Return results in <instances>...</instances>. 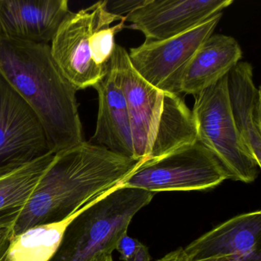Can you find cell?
<instances>
[{"label": "cell", "instance_id": "ba28073f", "mask_svg": "<svg viewBox=\"0 0 261 261\" xmlns=\"http://www.w3.org/2000/svg\"><path fill=\"white\" fill-rule=\"evenodd\" d=\"M50 153L39 117L0 74V174Z\"/></svg>", "mask_w": 261, "mask_h": 261}, {"label": "cell", "instance_id": "7a4b0ae2", "mask_svg": "<svg viewBox=\"0 0 261 261\" xmlns=\"http://www.w3.org/2000/svg\"><path fill=\"white\" fill-rule=\"evenodd\" d=\"M0 74L36 113L54 153L85 141L77 91L53 59L49 44L0 37Z\"/></svg>", "mask_w": 261, "mask_h": 261}, {"label": "cell", "instance_id": "9c48e42d", "mask_svg": "<svg viewBox=\"0 0 261 261\" xmlns=\"http://www.w3.org/2000/svg\"><path fill=\"white\" fill-rule=\"evenodd\" d=\"M110 67L126 100L134 158L146 160L150 153L161 121L165 92L139 74L129 61L127 51L120 45H116Z\"/></svg>", "mask_w": 261, "mask_h": 261}, {"label": "cell", "instance_id": "e0dca14e", "mask_svg": "<svg viewBox=\"0 0 261 261\" xmlns=\"http://www.w3.org/2000/svg\"><path fill=\"white\" fill-rule=\"evenodd\" d=\"M198 140L192 111L180 94L165 92L161 121L149 156L155 159Z\"/></svg>", "mask_w": 261, "mask_h": 261}, {"label": "cell", "instance_id": "3957f363", "mask_svg": "<svg viewBox=\"0 0 261 261\" xmlns=\"http://www.w3.org/2000/svg\"><path fill=\"white\" fill-rule=\"evenodd\" d=\"M154 195L120 186L85 206L65 230L49 261H91L100 253L112 254L119 240L127 234L134 216Z\"/></svg>", "mask_w": 261, "mask_h": 261}, {"label": "cell", "instance_id": "7402d4cb", "mask_svg": "<svg viewBox=\"0 0 261 261\" xmlns=\"http://www.w3.org/2000/svg\"><path fill=\"white\" fill-rule=\"evenodd\" d=\"M156 261H187L182 247L173 250L170 253L165 255L163 257L157 259Z\"/></svg>", "mask_w": 261, "mask_h": 261}, {"label": "cell", "instance_id": "44dd1931", "mask_svg": "<svg viewBox=\"0 0 261 261\" xmlns=\"http://www.w3.org/2000/svg\"><path fill=\"white\" fill-rule=\"evenodd\" d=\"M12 237V227H0V261L5 255Z\"/></svg>", "mask_w": 261, "mask_h": 261}, {"label": "cell", "instance_id": "6da1fadb", "mask_svg": "<svg viewBox=\"0 0 261 261\" xmlns=\"http://www.w3.org/2000/svg\"><path fill=\"white\" fill-rule=\"evenodd\" d=\"M141 161L87 141L57 152L15 222L12 236L71 216L121 186Z\"/></svg>", "mask_w": 261, "mask_h": 261}, {"label": "cell", "instance_id": "ffe728a7", "mask_svg": "<svg viewBox=\"0 0 261 261\" xmlns=\"http://www.w3.org/2000/svg\"><path fill=\"white\" fill-rule=\"evenodd\" d=\"M142 243L135 238L125 234L119 240L116 250L120 254V259L123 261H130Z\"/></svg>", "mask_w": 261, "mask_h": 261}, {"label": "cell", "instance_id": "5b68a950", "mask_svg": "<svg viewBox=\"0 0 261 261\" xmlns=\"http://www.w3.org/2000/svg\"><path fill=\"white\" fill-rule=\"evenodd\" d=\"M192 113L198 141L228 172L230 179L251 183L260 166L243 143L232 117L227 92V75L195 96Z\"/></svg>", "mask_w": 261, "mask_h": 261}, {"label": "cell", "instance_id": "7c38bea8", "mask_svg": "<svg viewBox=\"0 0 261 261\" xmlns=\"http://www.w3.org/2000/svg\"><path fill=\"white\" fill-rule=\"evenodd\" d=\"M71 13L67 0H0V37L50 45Z\"/></svg>", "mask_w": 261, "mask_h": 261}, {"label": "cell", "instance_id": "ac0fdd59", "mask_svg": "<svg viewBox=\"0 0 261 261\" xmlns=\"http://www.w3.org/2000/svg\"><path fill=\"white\" fill-rule=\"evenodd\" d=\"M80 211L62 221L34 226L12 236L1 261H49L57 251L65 230Z\"/></svg>", "mask_w": 261, "mask_h": 261}, {"label": "cell", "instance_id": "52a82bcc", "mask_svg": "<svg viewBox=\"0 0 261 261\" xmlns=\"http://www.w3.org/2000/svg\"><path fill=\"white\" fill-rule=\"evenodd\" d=\"M223 13H220L182 34L164 40H145L129 50L134 69L160 91L180 94L186 67L200 46L213 35Z\"/></svg>", "mask_w": 261, "mask_h": 261}, {"label": "cell", "instance_id": "cb8c5ba5", "mask_svg": "<svg viewBox=\"0 0 261 261\" xmlns=\"http://www.w3.org/2000/svg\"><path fill=\"white\" fill-rule=\"evenodd\" d=\"M91 261H114V259H113L112 254L100 253L96 256Z\"/></svg>", "mask_w": 261, "mask_h": 261}, {"label": "cell", "instance_id": "4fadbf2b", "mask_svg": "<svg viewBox=\"0 0 261 261\" xmlns=\"http://www.w3.org/2000/svg\"><path fill=\"white\" fill-rule=\"evenodd\" d=\"M227 92L238 134L249 153L261 167L260 90L253 82L251 64L239 62L229 71Z\"/></svg>", "mask_w": 261, "mask_h": 261}, {"label": "cell", "instance_id": "30bf717a", "mask_svg": "<svg viewBox=\"0 0 261 261\" xmlns=\"http://www.w3.org/2000/svg\"><path fill=\"white\" fill-rule=\"evenodd\" d=\"M233 0H146L124 16L146 40L160 41L182 34L233 4Z\"/></svg>", "mask_w": 261, "mask_h": 261}, {"label": "cell", "instance_id": "8992f818", "mask_svg": "<svg viewBox=\"0 0 261 261\" xmlns=\"http://www.w3.org/2000/svg\"><path fill=\"white\" fill-rule=\"evenodd\" d=\"M106 3L100 1L77 13L71 12L50 43L53 59L77 91L94 88L108 73L93 61L91 36L102 24L114 23L124 17L110 13Z\"/></svg>", "mask_w": 261, "mask_h": 261}, {"label": "cell", "instance_id": "5bb4252c", "mask_svg": "<svg viewBox=\"0 0 261 261\" xmlns=\"http://www.w3.org/2000/svg\"><path fill=\"white\" fill-rule=\"evenodd\" d=\"M94 88L98 94V114L95 133L90 143L134 159L126 100L110 64L106 75Z\"/></svg>", "mask_w": 261, "mask_h": 261}, {"label": "cell", "instance_id": "2e32d148", "mask_svg": "<svg viewBox=\"0 0 261 261\" xmlns=\"http://www.w3.org/2000/svg\"><path fill=\"white\" fill-rule=\"evenodd\" d=\"M55 153L0 174V227H12L28 203Z\"/></svg>", "mask_w": 261, "mask_h": 261}, {"label": "cell", "instance_id": "603a6c76", "mask_svg": "<svg viewBox=\"0 0 261 261\" xmlns=\"http://www.w3.org/2000/svg\"><path fill=\"white\" fill-rule=\"evenodd\" d=\"M130 261H151V256L148 247L144 244H140Z\"/></svg>", "mask_w": 261, "mask_h": 261}, {"label": "cell", "instance_id": "9a60e30c", "mask_svg": "<svg viewBox=\"0 0 261 261\" xmlns=\"http://www.w3.org/2000/svg\"><path fill=\"white\" fill-rule=\"evenodd\" d=\"M242 55L234 38L212 35L198 48L186 67L180 93L195 96L215 85L240 62Z\"/></svg>", "mask_w": 261, "mask_h": 261}, {"label": "cell", "instance_id": "d6986e66", "mask_svg": "<svg viewBox=\"0 0 261 261\" xmlns=\"http://www.w3.org/2000/svg\"><path fill=\"white\" fill-rule=\"evenodd\" d=\"M146 0H119V1H108L107 10L114 16L124 17L123 15L129 14L137 9L140 8L146 3Z\"/></svg>", "mask_w": 261, "mask_h": 261}, {"label": "cell", "instance_id": "277c9868", "mask_svg": "<svg viewBox=\"0 0 261 261\" xmlns=\"http://www.w3.org/2000/svg\"><path fill=\"white\" fill-rule=\"evenodd\" d=\"M230 179L217 157L197 140L173 152L139 163L121 186L160 192L207 190Z\"/></svg>", "mask_w": 261, "mask_h": 261}, {"label": "cell", "instance_id": "8fae6325", "mask_svg": "<svg viewBox=\"0 0 261 261\" xmlns=\"http://www.w3.org/2000/svg\"><path fill=\"white\" fill-rule=\"evenodd\" d=\"M187 261H261V212L241 214L188 244Z\"/></svg>", "mask_w": 261, "mask_h": 261}]
</instances>
